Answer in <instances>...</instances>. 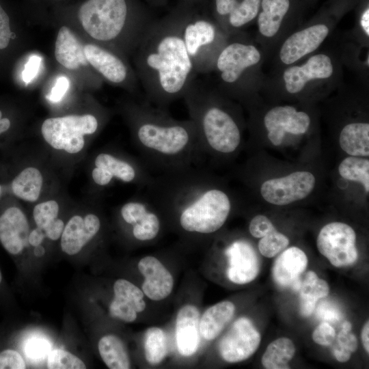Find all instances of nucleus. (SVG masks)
I'll return each instance as SVG.
<instances>
[{
	"mask_svg": "<svg viewBox=\"0 0 369 369\" xmlns=\"http://www.w3.org/2000/svg\"><path fill=\"white\" fill-rule=\"evenodd\" d=\"M138 269L144 277L141 290L148 299L161 301L172 292L174 278L163 263L153 256H146L138 262Z\"/></svg>",
	"mask_w": 369,
	"mask_h": 369,
	"instance_id": "nucleus-19",
	"label": "nucleus"
},
{
	"mask_svg": "<svg viewBox=\"0 0 369 369\" xmlns=\"http://www.w3.org/2000/svg\"><path fill=\"white\" fill-rule=\"evenodd\" d=\"M41 62L42 57L37 55H33L29 57L22 72V78L25 83L28 84L36 77L40 70Z\"/></svg>",
	"mask_w": 369,
	"mask_h": 369,
	"instance_id": "nucleus-45",
	"label": "nucleus"
},
{
	"mask_svg": "<svg viewBox=\"0 0 369 369\" xmlns=\"http://www.w3.org/2000/svg\"><path fill=\"white\" fill-rule=\"evenodd\" d=\"M69 86L70 81L66 77L61 76L58 77L51 93L47 95V98L53 102H59L67 92Z\"/></svg>",
	"mask_w": 369,
	"mask_h": 369,
	"instance_id": "nucleus-46",
	"label": "nucleus"
},
{
	"mask_svg": "<svg viewBox=\"0 0 369 369\" xmlns=\"http://www.w3.org/2000/svg\"><path fill=\"white\" fill-rule=\"evenodd\" d=\"M275 230L271 221L266 216L257 215L253 217L249 225V231L255 238H262Z\"/></svg>",
	"mask_w": 369,
	"mask_h": 369,
	"instance_id": "nucleus-40",
	"label": "nucleus"
},
{
	"mask_svg": "<svg viewBox=\"0 0 369 369\" xmlns=\"http://www.w3.org/2000/svg\"><path fill=\"white\" fill-rule=\"evenodd\" d=\"M100 355L110 369H128L130 359L121 339L115 335L102 337L98 344Z\"/></svg>",
	"mask_w": 369,
	"mask_h": 369,
	"instance_id": "nucleus-32",
	"label": "nucleus"
},
{
	"mask_svg": "<svg viewBox=\"0 0 369 369\" xmlns=\"http://www.w3.org/2000/svg\"><path fill=\"white\" fill-rule=\"evenodd\" d=\"M228 258L227 276L233 283L245 284L258 275L260 261L253 247L247 241H233L225 250Z\"/></svg>",
	"mask_w": 369,
	"mask_h": 369,
	"instance_id": "nucleus-17",
	"label": "nucleus"
},
{
	"mask_svg": "<svg viewBox=\"0 0 369 369\" xmlns=\"http://www.w3.org/2000/svg\"><path fill=\"white\" fill-rule=\"evenodd\" d=\"M361 341L367 353L369 352V323L368 320L364 324L361 330Z\"/></svg>",
	"mask_w": 369,
	"mask_h": 369,
	"instance_id": "nucleus-49",
	"label": "nucleus"
},
{
	"mask_svg": "<svg viewBox=\"0 0 369 369\" xmlns=\"http://www.w3.org/2000/svg\"><path fill=\"white\" fill-rule=\"evenodd\" d=\"M329 33L325 24H316L297 31L287 38L282 44L279 57L286 65L292 64L307 55L315 51Z\"/></svg>",
	"mask_w": 369,
	"mask_h": 369,
	"instance_id": "nucleus-16",
	"label": "nucleus"
},
{
	"mask_svg": "<svg viewBox=\"0 0 369 369\" xmlns=\"http://www.w3.org/2000/svg\"><path fill=\"white\" fill-rule=\"evenodd\" d=\"M262 11L258 16V28L260 35L273 38L279 31L290 8L289 0H261Z\"/></svg>",
	"mask_w": 369,
	"mask_h": 369,
	"instance_id": "nucleus-28",
	"label": "nucleus"
},
{
	"mask_svg": "<svg viewBox=\"0 0 369 369\" xmlns=\"http://www.w3.org/2000/svg\"><path fill=\"white\" fill-rule=\"evenodd\" d=\"M25 362L18 352L6 349L0 352V369H25Z\"/></svg>",
	"mask_w": 369,
	"mask_h": 369,
	"instance_id": "nucleus-41",
	"label": "nucleus"
},
{
	"mask_svg": "<svg viewBox=\"0 0 369 369\" xmlns=\"http://www.w3.org/2000/svg\"><path fill=\"white\" fill-rule=\"evenodd\" d=\"M351 324L346 320L342 325V329L337 336L336 345L333 348L351 354L357 348V340L355 336L351 333Z\"/></svg>",
	"mask_w": 369,
	"mask_h": 369,
	"instance_id": "nucleus-39",
	"label": "nucleus"
},
{
	"mask_svg": "<svg viewBox=\"0 0 369 369\" xmlns=\"http://www.w3.org/2000/svg\"><path fill=\"white\" fill-rule=\"evenodd\" d=\"M59 204L51 200L36 204L33 210V217L38 228L44 230L58 217Z\"/></svg>",
	"mask_w": 369,
	"mask_h": 369,
	"instance_id": "nucleus-38",
	"label": "nucleus"
},
{
	"mask_svg": "<svg viewBox=\"0 0 369 369\" xmlns=\"http://www.w3.org/2000/svg\"><path fill=\"white\" fill-rule=\"evenodd\" d=\"M344 152L353 156H369V124L353 122L345 125L339 136Z\"/></svg>",
	"mask_w": 369,
	"mask_h": 369,
	"instance_id": "nucleus-29",
	"label": "nucleus"
},
{
	"mask_svg": "<svg viewBox=\"0 0 369 369\" xmlns=\"http://www.w3.org/2000/svg\"><path fill=\"white\" fill-rule=\"evenodd\" d=\"M295 346L292 341L282 337L271 342L262 357V364L267 369H288L293 358Z\"/></svg>",
	"mask_w": 369,
	"mask_h": 369,
	"instance_id": "nucleus-33",
	"label": "nucleus"
},
{
	"mask_svg": "<svg viewBox=\"0 0 369 369\" xmlns=\"http://www.w3.org/2000/svg\"><path fill=\"white\" fill-rule=\"evenodd\" d=\"M260 238L258 249L262 256L267 258L275 257L289 244L288 238L276 229Z\"/></svg>",
	"mask_w": 369,
	"mask_h": 369,
	"instance_id": "nucleus-37",
	"label": "nucleus"
},
{
	"mask_svg": "<svg viewBox=\"0 0 369 369\" xmlns=\"http://www.w3.org/2000/svg\"><path fill=\"white\" fill-rule=\"evenodd\" d=\"M183 98L204 154L228 156L235 152L241 141V128L221 94L195 79Z\"/></svg>",
	"mask_w": 369,
	"mask_h": 369,
	"instance_id": "nucleus-4",
	"label": "nucleus"
},
{
	"mask_svg": "<svg viewBox=\"0 0 369 369\" xmlns=\"http://www.w3.org/2000/svg\"><path fill=\"white\" fill-rule=\"evenodd\" d=\"M11 37L10 18L0 4V49L8 46Z\"/></svg>",
	"mask_w": 369,
	"mask_h": 369,
	"instance_id": "nucleus-44",
	"label": "nucleus"
},
{
	"mask_svg": "<svg viewBox=\"0 0 369 369\" xmlns=\"http://www.w3.org/2000/svg\"><path fill=\"white\" fill-rule=\"evenodd\" d=\"M46 236L44 232L39 228H36L32 230L28 237L29 244L33 247L40 245L43 242L44 237Z\"/></svg>",
	"mask_w": 369,
	"mask_h": 369,
	"instance_id": "nucleus-48",
	"label": "nucleus"
},
{
	"mask_svg": "<svg viewBox=\"0 0 369 369\" xmlns=\"http://www.w3.org/2000/svg\"><path fill=\"white\" fill-rule=\"evenodd\" d=\"M340 175L347 180L360 182L366 193L369 192V160L351 156L345 158L339 165Z\"/></svg>",
	"mask_w": 369,
	"mask_h": 369,
	"instance_id": "nucleus-35",
	"label": "nucleus"
},
{
	"mask_svg": "<svg viewBox=\"0 0 369 369\" xmlns=\"http://www.w3.org/2000/svg\"><path fill=\"white\" fill-rule=\"evenodd\" d=\"M2 118V112L0 110V120Z\"/></svg>",
	"mask_w": 369,
	"mask_h": 369,
	"instance_id": "nucleus-54",
	"label": "nucleus"
},
{
	"mask_svg": "<svg viewBox=\"0 0 369 369\" xmlns=\"http://www.w3.org/2000/svg\"><path fill=\"white\" fill-rule=\"evenodd\" d=\"M360 25L364 33L369 36V9L367 8L361 14Z\"/></svg>",
	"mask_w": 369,
	"mask_h": 369,
	"instance_id": "nucleus-50",
	"label": "nucleus"
},
{
	"mask_svg": "<svg viewBox=\"0 0 369 369\" xmlns=\"http://www.w3.org/2000/svg\"><path fill=\"white\" fill-rule=\"evenodd\" d=\"M98 126V120L94 115H69L45 120L41 133L46 142L54 149L76 154L84 147V135L94 134Z\"/></svg>",
	"mask_w": 369,
	"mask_h": 369,
	"instance_id": "nucleus-8",
	"label": "nucleus"
},
{
	"mask_svg": "<svg viewBox=\"0 0 369 369\" xmlns=\"http://www.w3.org/2000/svg\"><path fill=\"white\" fill-rule=\"evenodd\" d=\"M312 339L318 344L327 346L336 338L334 328L328 323H321L312 333Z\"/></svg>",
	"mask_w": 369,
	"mask_h": 369,
	"instance_id": "nucleus-42",
	"label": "nucleus"
},
{
	"mask_svg": "<svg viewBox=\"0 0 369 369\" xmlns=\"http://www.w3.org/2000/svg\"><path fill=\"white\" fill-rule=\"evenodd\" d=\"M84 52L88 63L109 81L123 84L130 80L126 64L113 52L94 44L84 46Z\"/></svg>",
	"mask_w": 369,
	"mask_h": 369,
	"instance_id": "nucleus-23",
	"label": "nucleus"
},
{
	"mask_svg": "<svg viewBox=\"0 0 369 369\" xmlns=\"http://www.w3.org/2000/svg\"><path fill=\"white\" fill-rule=\"evenodd\" d=\"M1 191H2V187H1V185L0 184V196H1Z\"/></svg>",
	"mask_w": 369,
	"mask_h": 369,
	"instance_id": "nucleus-53",
	"label": "nucleus"
},
{
	"mask_svg": "<svg viewBox=\"0 0 369 369\" xmlns=\"http://www.w3.org/2000/svg\"><path fill=\"white\" fill-rule=\"evenodd\" d=\"M316 245L319 252L336 267L351 265L357 260L356 234L346 223L326 224L318 235Z\"/></svg>",
	"mask_w": 369,
	"mask_h": 369,
	"instance_id": "nucleus-11",
	"label": "nucleus"
},
{
	"mask_svg": "<svg viewBox=\"0 0 369 369\" xmlns=\"http://www.w3.org/2000/svg\"><path fill=\"white\" fill-rule=\"evenodd\" d=\"M64 228V221L62 219L57 218L43 231L44 232L46 236L49 239L57 241L61 237Z\"/></svg>",
	"mask_w": 369,
	"mask_h": 369,
	"instance_id": "nucleus-47",
	"label": "nucleus"
},
{
	"mask_svg": "<svg viewBox=\"0 0 369 369\" xmlns=\"http://www.w3.org/2000/svg\"><path fill=\"white\" fill-rule=\"evenodd\" d=\"M308 266V258L303 250L291 247L284 250L275 260L272 273L280 287H289L298 279Z\"/></svg>",
	"mask_w": 369,
	"mask_h": 369,
	"instance_id": "nucleus-25",
	"label": "nucleus"
},
{
	"mask_svg": "<svg viewBox=\"0 0 369 369\" xmlns=\"http://www.w3.org/2000/svg\"><path fill=\"white\" fill-rule=\"evenodd\" d=\"M261 336L246 317L238 318L221 338L219 351L223 359L236 363L250 357L258 348Z\"/></svg>",
	"mask_w": 369,
	"mask_h": 369,
	"instance_id": "nucleus-13",
	"label": "nucleus"
},
{
	"mask_svg": "<svg viewBox=\"0 0 369 369\" xmlns=\"http://www.w3.org/2000/svg\"><path fill=\"white\" fill-rule=\"evenodd\" d=\"M167 353V338L159 327L149 328L145 335L144 354L146 361L151 365L161 363Z\"/></svg>",
	"mask_w": 369,
	"mask_h": 369,
	"instance_id": "nucleus-34",
	"label": "nucleus"
},
{
	"mask_svg": "<svg viewBox=\"0 0 369 369\" xmlns=\"http://www.w3.org/2000/svg\"><path fill=\"white\" fill-rule=\"evenodd\" d=\"M94 165L92 177L100 187L108 186L113 180H118L125 183H135L145 188L154 176L144 163L110 152L96 155Z\"/></svg>",
	"mask_w": 369,
	"mask_h": 369,
	"instance_id": "nucleus-9",
	"label": "nucleus"
},
{
	"mask_svg": "<svg viewBox=\"0 0 369 369\" xmlns=\"http://www.w3.org/2000/svg\"><path fill=\"white\" fill-rule=\"evenodd\" d=\"M78 16L84 30L96 40L115 41L126 31L141 39L127 29L128 6L126 0H87L80 7Z\"/></svg>",
	"mask_w": 369,
	"mask_h": 369,
	"instance_id": "nucleus-6",
	"label": "nucleus"
},
{
	"mask_svg": "<svg viewBox=\"0 0 369 369\" xmlns=\"http://www.w3.org/2000/svg\"><path fill=\"white\" fill-rule=\"evenodd\" d=\"M200 312L192 304L183 305L176 320V339L178 351L185 357L193 355L200 344Z\"/></svg>",
	"mask_w": 369,
	"mask_h": 369,
	"instance_id": "nucleus-24",
	"label": "nucleus"
},
{
	"mask_svg": "<svg viewBox=\"0 0 369 369\" xmlns=\"http://www.w3.org/2000/svg\"><path fill=\"white\" fill-rule=\"evenodd\" d=\"M101 221L98 215L72 216L64 226L61 236V248L70 256L78 254L99 232Z\"/></svg>",
	"mask_w": 369,
	"mask_h": 369,
	"instance_id": "nucleus-18",
	"label": "nucleus"
},
{
	"mask_svg": "<svg viewBox=\"0 0 369 369\" xmlns=\"http://www.w3.org/2000/svg\"><path fill=\"white\" fill-rule=\"evenodd\" d=\"M57 61L68 69L75 70L89 63L86 59L84 46L67 27L60 28L55 49Z\"/></svg>",
	"mask_w": 369,
	"mask_h": 369,
	"instance_id": "nucleus-26",
	"label": "nucleus"
},
{
	"mask_svg": "<svg viewBox=\"0 0 369 369\" xmlns=\"http://www.w3.org/2000/svg\"><path fill=\"white\" fill-rule=\"evenodd\" d=\"M133 137L144 163L159 174L201 166L204 156L189 119L178 120L146 100L128 111Z\"/></svg>",
	"mask_w": 369,
	"mask_h": 369,
	"instance_id": "nucleus-3",
	"label": "nucleus"
},
{
	"mask_svg": "<svg viewBox=\"0 0 369 369\" xmlns=\"http://www.w3.org/2000/svg\"><path fill=\"white\" fill-rule=\"evenodd\" d=\"M27 217L18 207L8 208L0 216V242L11 254L17 255L29 245Z\"/></svg>",
	"mask_w": 369,
	"mask_h": 369,
	"instance_id": "nucleus-21",
	"label": "nucleus"
},
{
	"mask_svg": "<svg viewBox=\"0 0 369 369\" xmlns=\"http://www.w3.org/2000/svg\"><path fill=\"white\" fill-rule=\"evenodd\" d=\"M114 297L109 305L111 317L124 322L132 323L137 313L146 308L144 294L139 287L132 282L119 279L113 284Z\"/></svg>",
	"mask_w": 369,
	"mask_h": 369,
	"instance_id": "nucleus-20",
	"label": "nucleus"
},
{
	"mask_svg": "<svg viewBox=\"0 0 369 369\" xmlns=\"http://www.w3.org/2000/svg\"><path fill=\"white\" fill-rule=\"evenodd\" d=\"M50 345L43 338H34L29 340L25 346V352L28 357L33 359H42L48 355L51 351Z\"/></svg>",
	"mask_w": 369,
	"mask_h": 369,
	"instance_id": "nucleus-43",
	"label": "nucleus"
},
{
	"mask_svg": "<svg viewBox=\"0 0 369 369\" xmlns=\"http://www.w3.org/2000/svg\"><path fill=\"white\" fill-rule=\"evenodd\" d=\"M316 178L306 171L264 181L260 187L262 197L269 203L284 206L306 197L314 189Z\"/></svg>",
	"mask_w": 369,
	"mask_h": 369,
	"instance_id": "nucleus-12",
	"label": "nucleus"
},
{
	"mask_svg": "<svg viewBox=\"0 0 369 369\" xmlns=\"http://www.w3.org/2000/svg\"><path fill=\"white\" fill-rule=\"evenodd\" d=\"M311 122L309 115L290 105L277 106L269 110L264 117V124L269 141L280 146L285 133L301 135L307 132Z\"/></svg>",
	"mask_w": 369,
	"mask_h": 369,
	"instance_id": "nucleus-14",
	"label": "nucleus"
},
{
	"mask_svg": "<svg viewBox=\"0 0 369 369\" xmlns=\"http://www.w3.org/2000/svg\"><path fill=\"white\" fill-rule=\"evenodd\" d=\"M145 192L184 234L206 236L220 230L232 208L230 195L201 166L153 176Z\"/></svg>",
	"mask_w": 369,
	"mask_h": 369,
	"instance_id": "nucleus-1",
	"label": "nucleus"
},
{
	"mask_svg": "<svg viewBox=\"0 0 369 369\" xmlns=\"http://www.w3.org/2000/svg\"><path fill=\"white\" fill-rule=\"evenodd\" d=\"M221 19L220 27L228 36L249 23L258 14L261 0H215Z\"/></svg>",
	"mask_w": 369,
	"mask_h": 369,
	"instance_id": "nucleus-22",
	"label": "nucleus"
},
{
	"mask_svg": "<svg viewBox=\"0 0 369 369\" xmlns=\"http://www.w3.org/2000/svg\"><path fill=\"white\" fill-rule=\"evenodd\" d=\"M182 19L150 23L137 46L146 100L165 109L183 98L197 74L182 37Z\"/></svg>",
	"mask_w": 369,
	"mask_h": 369,
	"instance_id": "nucleus-2",
	"label": "nucleus"
},
{
	"mask_svg": "<svg viewBox=\"0 0 369 369\" xmlns=\"http://www.w3.org/2000/svg\"><path fill=\"white\" fill-rule=\"evenodd\" d=\"M299 291L300 312L303 316L308 317L313 312L316 301L328 295L329 287L326 281L310 271L301 282Z\"/></svg>",
	"mask_w": 369,
	"mask_h": 369,
	"instance_id": "nucleus-30",
	"label": "nucleus"
},
{
	"mask_svg": "<svg viewBox=\"0 0 369 369\" xmlns=\"http://www.w3.org/2000/svg\"><path fill=\"white\" fill-rule=\"evenodd\" d=\"M333 72L331 57L325 53H318L301 65L287 68L283 72V81L286 91L295 94L301 92L310 83L329 79Z\"/></svg>",
	"mask_w": 369,
	"mask_h": 369,
	"instance_id": "nucleus-15",
	"label": "nucleus"
},
{
	"mask_svg": "<svg viewBox=\"0 0 369 369\" xmlns=\"http://www.w3.org/2000/svg\"><path fill=\"white\" fill-rule=\"evenodd\" d=\"M1 280H2V275H1V271H0V283H1Z\"/></svg>",
	"mask_w": 369,
	"mask_h": 369,
	"instance_id": "nucleus-52",
	"label": "nucleus"
},
{
	"mask_svg": "<svg viewBox=\"0 0 369 369\" xmlns=\"http://www.w3.org/2000/svg\"><path fill=\"white\" fill-rule=\"evenodd\" d=\"M33 254L37 257H41L45 254V249L41 245L34 247Z\"/></svg>",
	"mask_w": 369,
	"mask_h": 369,
	"instance_id": "nucleus-51",
	"label": "nucleus"
},
{
	"mask_svg": "<svg viewBox=\"0 0 369 369\" xmlns=\"http://www.w3.org/2000/svg\"><path fill=\"white\" fill-rule=\"evenodd\" d=\"M181 33L196 73L213 70L217 55L228 40L220 26L201 17L183 18Z\"/></svg>",
	"mask_w": 369,
	"mask_h": 369,
	"instance_id": "nucleus-7",
	"label": "nucleus"
},
{
	"mask_svg": "<svg viewBox=\"0 0 369 369\" xmlns=\"http://www.w3.org/2000/svg\"><path fill=\"white\" fill-rule=\"evenodd\" d=\"M42 184L43 177L40 171L36 167H28L14 177L11 187L17 197L34 202L40 197Z\"/></svg>",
	"mask_w": 369,
	"mask_h": 369,
	"instance_id": "nucleus-31",
	"label": "nucleus"
},
{
	"mask_svg": "<svg viewBox=\"0 0 369 369\" xmlns=\"http://www.w3.org/2000/svg\"><path fill=\"white\" fill-rule=\"evenodd\" d=\"M49 369H84V362L76 355L62 349L51 351L47 355Z\"/></svg>",
	"mask_w": 369,
	"mask_h": 369,
	"instance_id": "nucleus-36",
	"label": "nucleus"
},
{
	"mask_svg": "<svg viewBox=\"0 0 369 369\" xmlns=\"http://www.w3.org/2000/svg\"><path fill=\"white\" fill-rule=\"evenodd\" d=\"M261 58L260 51L254 44L238 40H227L214 66L221 87L234 96L246 94L251 86L253 72Z\"/></svg>",
	"mask_w": 369,
	"mask_h": 369,
	"instance_id": "nucleus-5",
	"label": "nucleus"
},
{
	"mask_svg": "<svg viewBox=\"0 0 369 369\" xmlns=\"http://www.w3.org/2000/svg\"><path fill=\"white\" fill-rule=\"evenodd\" d=\"M119 213L123 222L131 227L132 236L137 241H152L162 230L164 216L146 192L124 203Z\"/></svg>",
	"mask_w": 369,
	"mask_h": 369,
	"instance_id": "nucleus-10",
	"label": "nucleus"
},
{
	"mask_svg": "<svg viewBox=\"0 0 369 369\" xmlns=\"http://www.w3.org/2000/svg\"><path fill=\"white\" fill-rule=\"evenodd\" d=\"M235 305L229 301L208 308L200 318V334L206 340L215 339L234 316Z\"/></svg>",
	"mask_w": 369,
	"mask_h": 369,
	"instance_id": "nucleus-27",
	"label": "nucleus"
}]
</instances>
